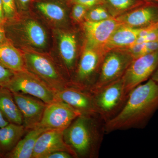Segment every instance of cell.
Here are the masks:
<instances>
[{
    "label": "cell",
    "instance_id": "cell-22",
    "mask_svg": "<svg viewBox=\"0 0 158 158\" xmlns=\"http://www.w3.org/2000/svg\"><path fill=\"white\" fill-rule=\"evenodd\" d=\"M104 6L112 17L116 18L143 6V0H104Z\"/></svg>",
    "mask_w": 158,
    "mask_h": 158
},
{
    "label": "cell",
    "instance_id": "cell-11",
    "mask_svg": "<svg viewBox=\"0 0 158 158\" xmlns=\"http://www.w3.org/2000/svg\"><path fill=\"white\" fill-rule=\"evenodd\" d=\"M56 96L81 115H98L93 94L89 90L69 86L57 91Z\"/></svg>",
    "mask_w": 158,
    "mask_h": 158
},
{
    "label": "cell",
    "instance_id": "cell-19",
    "mask_svg": "<svg viewBox=\"0 0 158 158\" xmlns=\"http://www.w3.org/2000/svg\"><path fill=\"white\" fill-rule=\"evenodd\" d=\"M26 131L23 125L12 123L0 128V153L2 157L16 146Z\"/></svg>",
    "mask_w": 158,
    "mask_h": 158
},
{
    "label": "cell",
    "instance_id": "cell-32",
    "mask_svg": "<svg viewBox=\"0 0 158 158\" xmlns=\"http://www.w3.org/2000/svg\"><path fill=\"white\" fill-rule=\"evenodd\" d=\"M97 8L102 20L107 19L113 17L111 16V15L110 14L109 11H108L104 6H98Z\"/></svg>",
    "mask_w": 158,
    "mask_h": 158
},
{
    "label": "cell",
    "instance_id": "cell-6",
    "mask_svg": "<svg viewBox=\"0 0 158 158\" xmlns=\"http://www.w3.org/2000/svg\"><path fill=\"white\" fill-rule=\"evenodd\" d=\"M6 88L12 93H21L37 98L47 104L59 100L56 90L28 70L14 72V76Z\"/></svg>",
    "mask_w": 158,
    "mask_h": 158
},
{
    "label": "cell",
    "instance_id": "cell-10",
    "mask_svg": "<svg viewBox=\"0 0 158 158\" xmlns=\"http://www.w3.org/2000/svg\"><path fill=\"white\" fill-rule=\"evenodd\" d=\"M121 25V23L114 17L96 22L85 20L83 28L86 36V44L105 52V44L114 31Z\"/></svg>",
    "mask_w": 158,
    "mask_h": 158
},
{
    "label": "cell",
    "instance_id": "cell-21",
    "mask_svg": "<svg viewBox=\"0 0 158 158\" xmlns=\"http://www.w3.org/2000/svg\"><path fill=\"white\" fill-rule=\"evenodd\" d=\"M22 32L26 41L33 47L44 48L47 44L46 32L39 23L34 19H28L23 24Z\"/></svg>",
    "mask_w": 158,
    "mask_h": 158
},
{
    "label": "cell",
    "instance_id": "cell-31",
    "mask_svg": "<svg viewBox=\"0 0 158 158\" xmlns=\"http://www.w3.org/2000/svg\"><path fill=\"white\" fill-rule=\"evenodd\" d=\"M18 11H23L28 10L31 0H15Z\"/></svg>",
    "mask_w": 158,
    "mask_h": 158
},
{
    "label": "cell",
    "instance_id": "cell-39",
    "mask_svg": "<svg viewBox=\"0 0 158 158\" xmlns=\"http://www.w3.org/2000/svg\"><path fill=\"white\" fill-rule=\"evenodd\" d=\"M2 157V155H1V154L0 153V158Z\"/></svg>",
    "mask_w": 158,
    "mask_h": 158
},
{
    "label": "cell",
    "instance_id": "cell-14",
    "mask_svg": "<svg viewBox=\"0 0 158 158\" xmlns=\"http://www.w3.org/2000/svg\"><path fill=\"white\" fill-rule=\"evenodd\" d=\"M116 18L123 25L142 28L158 22V8L144 5Z\"/></svg>",
    "mask_w": 158,
    "mask_h": 158
},
{
    "label": "cell",
    "instance_id": "cell-17",
    "mask_svg": "<svg viewBox=\"0 0 158 158\" xmlns=\"http://www.w3.org/2000/svg\"><path fill=\"white\" fill-rule=\"evenodd\" d=\"M49 130L37 126L30 130L11 152L4 156L7 158H32L35 144L39 136Z\"/></svg>",
    "mask_w": 158,
    "mask_h": 158
},
{
    "label": "cell",
    "instance_id": "cell-12",
    "mask_svg": "<svg viewBox=\"0 0 158 158\" xmlns=\"http://www.w3.org/2000/svg\"><path fill=\"white\" fill-rule=\"evenodd\" d=\"M12 94L15 101L22 114L23 125L26 129L30 130L37 127L41 121L47 104L28 94Z\"/></svg>",
    "mask_w": 158,
    "mask_h": 158
},
{
    "label": "cell",
    "instance_id": "cell-2",
    "mask_svg": "<svg viewBox=\"0 0 158 158\" xmlns=\"http://www.w3.org/2000/svg\"><path fill=\"white\" fill-rule=\"evenodd\" d=\"M105 123L98 115H81L64 130V140L77 158L98 157L106 134Z\"/></svg>",
    "mask_w": 158,
    "mask_h": 158
},
{
    "label": "cell",
    "instance_id": "cell-35",
    "mask_svg": "<svg viewBox=\"0 0 158 158\" xmlns=\"http://www.w3.org/2000/svg\"><path fill=\"white\" fill-rule=\"evenodd\" d=\"M9 123V122L6 120V118L3 116V114H2V112L0 111V128L6 126Z\"/></svg>",
    "mask_w": 158,
    "mask_h": 158
},
{
    "label": "cell",
    "instance_id": "cell-7",
    "mask_svg": "<svg viewBox=\"0 0 158 158\" xmlns=\"http://www.w3.org/2000/svg\"><path fill=\"white\" fill-rule=\"evenodd\" d=\"M133 57L125 49L109 51L105 54L92 92L121 78L133 61Z\"/></svg>",
    "mask_w": 158,
    "mask_h": 158
},
{
    "label": "cell",
    "instance_id": "cell-18",
    "mask_svg": "<svg viewBox=\"0 0 158 158\" xmlns=\"http://www.w3.org/2000/svg\"><path fill=\"white\" fill-rule=\"evenodd\" d=\"M0 64L14 72L27 70L23 54L9 40L0 44Z\"/></svg>",
    "mask_w": 158,
    "mask_h": 158
},
{
    "label": "cell",
    "instance_id": "cell-30",
    "mask_svg": "<svg viewBox=\"0 0 158 158\" xmlns=\"http://www.w3.org/2000/svg\"><path fill=\"white\" fill-rule=\"evenodd\" d=\"M74 158L70 153L65 151H57L51 153L44 158Z\"/></svg>",
    "mask_w": 158,
    "mask_h": 158
},
{
    "label": "cell",
    "instance_id": "cell-29",
    "mask_svg": "<svg viewBox=\"0 0 158 158\" xmlns=\"http://www.w3.org/2000/svg\"><path fill=\"white\" fill-rule=\"evenodd\" d=\"M85 19V20L93 22L102 20L99 13L97 6L91 8L88 10Z\"/></svg>",
    "mask_w": 158,
    "mask_h": 158
},
{
    "label": "cell",
    "instance_id": "cell-13",
    "mask_svg": "<svg viewBox=\"0 0 158 158\" xmlns=\"http://www.w3.org/2000/svg\"><path fill=\"white\" fill-rule=\"evenodd\" d=\"M64 130H48L42 133L35 144L32 158H44L51 153L65 151L77 158L75 153L64 139Z\"/></svg>",
    "mask_w": 158,
    "mask_h": 158
},
{
    "label": "cell",
    "instance_id": "cell-1",
    "mask_svg": "<svg viewBox=\"0 0 158 158\" xmlns=\"http://www.w3.org/2000/svg\"><path fill=\"white\" fill-rule=\"evenodd\" d=\"M158 110V83L149 79L133 89L120 112L105 123L106 134L144 128Z\"/></svg>",
    "mask_w": 158,
    "mask_h": 158
},
{
    "label": "cell",
    "instance_id": "cell-37",
    "mask_svg": "<svg viewBox=\"0 0 158 158\" xmlns=\"http://www.w3.org/2000/svg\"><path fill=\"white\" fill-rule=\"evenodd\" d=\"M144 1H150V2H154L158 3V0H143Z\"/></svg>",
    "mask_w": 158,
    "mask_h": 158
},
{
    "label": "cell",
    "instance_id": "cell-36",
    "mask_svg": "<svg viewBox=\"0 0 158 158\" xmlns=\"http://www.w3.org/2000/svg\"><path fill=\"white\" fill-rule=\"evenodd\" d=\"M151 78L153 80L158 83V67L156 70L155 72L153 74Z\"/></svg>",
    "mask_w": 158,
    "mask_h": 158
},
{
    "label": "cell",
    "instance_id": "cell-8",
    "mask_svg": "<svg viewBox=\"0 0 158 158\" xmlns=\"http://www.w3.org/2000/svg\"><path fill=\"white\" fill-rule=\"evenodd\" d=\"M158 67V50L133 59L122 77L128 94L151 77Z\"/></svg>",
    "mask_w": 158,
    "mask_h": 158
},
{
    "label": "cell",
    "instance_id": "cell-9",
    "mask_svg": "<svg viewBox=\"0 0 158 158\" xmlns=\"http://www.w3.org/2000/svg\"><path fill=\"white\" fill-rule=\"evenodd\" d=\"M81 115L77 111L59 99L47 105L38 126L48 129L65 130Z\"/></svg>",
    "mask_w": 158,
    "mask_h": 158
},
{
    "label": "cell",
    "instance_id": "cell-26",
    "mask_svg": "<svg viewBox=\"0 0 158 158\" xmlns=\"http://www.w3.org/2000/svg\"><path fill=\"white\" fill-rule=\"evenodd\" d=\"M89 9L79 4H74L72 9L71 16L77 22H81L85 19Z\"/></svg>",
    "mask_w": 158,
    "mask_h": 158
},
{
    "label": "cell",
    "instance_id": "cell-4",
    "mask_svg": "<svg viewBox=\"0 0 158 158\" xmlns=\"http://www.w3.org/2000/svg\"><path fill=\"white\" fill-rule=\"evenodd\" d=\"M26 68L39 77L56 91L70 86L52 60L42 53L25 49L23 51Z\"/></svg>",
    "mask_w": 158,
    "mask_h": 158
},
{
    "label": "cell",
    "instance_id": "cell-25",
    "mask_svg": "<svg viewBox=\"0 0 158 158\" xmlns=\"http://www.w3.org/2000/svg\"><path fill=\"white\" fill-rule=\"evenodd\" d=\"M6 22L13 21L17 18L18 11L15 0H2Z\"/></svg>",
    "mask_w": 158,
    "mask_h": 158
},
{
    "label": "cell",
    "instance_id": "cell-27",
    "mask_svg": "<svg viewBox=\"0 0 158 158\" xmlns=\"http://www.w3.org/2000/svg\"><path fill=\"white\" fill-rule=\"evenodd\" d=\"M14 74V71L0 64V88H6Z\"/></svg>",
    "mask_w": 158,
    "mask_h": 158
},
{
    "label": "cell",
    "instance_id": "cell-16",
    "mask_svg": "<svg viewBox=\"0 0 158 158\" xmlns=\"http://www.w3.org/2000/svg\"><path fill=\"white\" fill-rule=\"evenodd\" d=\"M141 29L123 25L119 26L114 31L105 44L104 48L105 52L114 50L128 48L135 43Z\"/></svg>",
    "mask_w": 158,
    "mask_h": 158
},
{
    "label": "cell",
    "instance_id": "cell-28",
    "mask_svg": "<svg viewBox=\"0 0 158 158\" xmlns=\"http://www.w3.org/2000/svg\"><path fill=\"white\" fill-rule=\"evenodd\" d=\"M72 5L79 4L85 6L88 9L100 6H104V0H69Z\"/></svg>",
    "mask_w": 158,
    "mask_h": 158
},
{
    "label": "cell",
    "instance_id": "cell-38",
    "mask_svg": "<svg viewBox=\"0 0 158 158\" xmlns=\"http://www.w3.org/2000/svg\"><path fill=\"white\" fill-rule=\"evenodd\" d=\"M4 25V24L2 23V22L0 21V27Z\"/></svg>",
    "mask_w": 158,
    "mask_h": 158
},
{
    "label": "cell",
    "instance_id": "cell-24",
    "mask_svg": "<svg viewBox=\"0 0 158 158\" xmlns=\"http://www.w3.org/2000/svg\"><path fill=\"white\" fill-rule=\"evenodd\" d=\"M157 50L158 40L143 43H135L130 48V52L135 58H138Z\"/></svg>",
    "mask_w": 158,
    "mask_h": 158
},
{
    "label": "cell",
    "instance_id": "cell-34",
    "mask_svg": "<svg viewBox=\"0 0 158 158\" xmlns=\"http://www.w3.org/2000/svg\"><path fill=\"white\" fill-rule=\"evenodd\" d=\"M0 21L5 24L6 22V19H5V15H4V10L2 0H0Z\"/></svg>",
    "mask_w": 158,
    "mask_h": 158
},
{
    "label": "cell",
    "instance_id": "cell-3",
    "mask_svg": "<svg viewBox=\"0 0 158 158\" xmlns=\"http://www.w3.org/2000/svg\"><path fill=\"white\" fill-rule=\"evenodd\" d=\"M91 93L98 114L105 123L122 110L129 95L125 89L122 77Z\"/></svg>",
    "mask_w": 158,
    "mask_h": 158
},
{
    "label": "cell",
    "instance_id": "cell-20",
    "mask_svg": "<svg viewBox=\"0 0 158 158\" xmlns=\"http://www.w3.org/2000/svg\"><path fill=\"white\" fill-rule=\"evenodd\" d=\"M0 111L9 123L23 125L22 114L15 101L13 94L7 88H0Z\"/></svg>",
    "mask_w": 158,
    "mask_h": 158
},
{
    "label": "cell",
    "instance_id": "cell-33",
    "mask_svg": "<svg viewBox=\"0 0 158 158\" xmlns=\"http://www.w3.org/2000/svg\"><path fill=\"white\" fill-rule=\"evenodd\" d=\"M9 39L6 37V31L4 26L0 27V44L7 42Z\"/></svg>",
    "mask_w": 158,
    "mask_h": 158
},
{
    "label": "cell",
    "instance_id": "cell-5",
    "mask_svg": "<svg viewBox=\"0 0 158 158\" xmlns=\"http://www.w3.org/2000/svg\"><path fill=\"white\" fill-rule=\"evenodd\" d=\"M106 53L85 44L74 77L69 81L70 86L89 90L96 83Z\"/></svg>",
    "mask_w": 158,
    "mask_h": 158
},
{
    "label": "cell",
    "instance_id": "cell-15",
    "mask_svg": "<svg viewBox=\"0 0 158 158\" xmlns=\"http://www.w3.org/2000/svg\"><path fill=\"white\" fill-rule=\"evenodd\" d=\"M58 45L62 64L70 74L76 66L77 41L75 35L70 32H60L58 36Z\"/></svg>",
    "mask_w": 158,
    "mask_h": 158
},
{
    "label": "cell",
    "instance_id": "cell-23",
    "mask_svg": "<svg viewBox=\"0 0 158 158\" xmlns=\"http://www.w3.org/2000/svg\"><path fill=\"white\" fill-rule=\"evenodd\" d=\"M37 9L46 17L55 22H62L66 17L64 7L54 2H39L36 4Z\"/></svg>",
    "mask_w": 158,
    "mask_h": 158
}]
</instances>
